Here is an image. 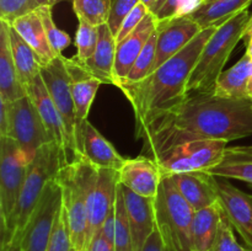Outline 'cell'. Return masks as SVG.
I'll list each match as a JSON object with an SVG mask.
<instances>
[{"instance_id":"13","label":"cell","mask_w":252,"mask_h":251,"mask_svg":"<svg viewBox=\"0 0 252 251\" xmlns=\"http://www.w3.org/2000/svg\"><path fill=\"white\" fill-rule=\"evenodd\" d=\"M217 191L224 213L246 248L252 251V196L231 185L228 179L219 180L218 177Z\"/></svg>"},{"instance_id":"14","label":"cell","mask_w":252,"mask_h":251,"mask_svg":"<svg viewBox=\"0 0 252 251\" xmlns=\"http://www.w3.org/2000/svg\"><path fill=\"white\" fill-rule=\"evenodd\" d=\"M76 147L79 157L89 160L98 169H112L118 171L127 160L91 125L89 120L78 125Z\"/></svg>"},{"instance_id":"51","label":"cell","mask_w":252,"mask_h":251,"mask_svg":"<svg viewBox=\"0 0 252 251\" xmlns=\"http://www.w3.org/2000/svg\"><path fill=\"white\" fill-rule=\"evenodd\" d=\"M249 98L252 101V80H251V84H250V88H249Z\"/></svg>"},{"instance_id":"28","label":"cell","mask_w":252,"mask_h":251,"mask_svg":"<svg viewBox=\"0 0 252 251\" xmlns=\"http://www.w3.org/2000/svg\"><path fill=\"white\" fill-rule=\"evenodd\" d=\"M113 251H135L132 233L128 223L127 212L125 208L122 192L118 185L117 198L115 207V236H113Z\"/></svg>"},{"instance_id":"48","label":"cell","mask_w":252,"mask_h":251,"mask_svg":"<svg viewBox=\"0 0 252 251\" xmlns=\"http://www.w3.org/2000/svg\"><path fill=\"white\" fill-rule=\"evenodd\" d=\"M142 2L147 5V6L149 7V10H152L153 6L155 5V2H157V0H142Z\"/></svg>"},{"instance_id":"41","label":"cell","mask_w":252,"mask_h":251,"mask_svg":"<svg viewBox=\"0 0 252 251\" xmlns=\"http://www.w3.org/2000/svg\"><path fill=\"white\" fill-rule=\"evenodd\" d=\"M10 107L11 102L0 95V137H6L9 133Z\"/></svg>"},{"instance_id":"46","label":"cell","mask_w":252,"mask_h":251,"mask_svg":"<svg viewBox=\"0 0 252 251\" xmlns=\"http://www.w3.org/2000/svg\"><path fill=\"white\" fill-rule=\"evenodd\" d=\"M252 36V16L250 19V22H249L248 25V29H246L245 31V36H244V38H249V37Z\"/></svg>"},{"instance_id":"49","label":"cell","mask_w":252,"mask_h":251,"mask_svg":"<svg viewBox=\"0 0 252 251\" xmlns=\"http://www.w3.org/2000/svg\"><path fill=\"white\" fill-rule=\"evenodd\" d=\"M38 6H51V0H36Z\"/></svg>"},{"instance_id":"10","label":"cell","mask_w":252,"mask_h":251,"mask_svg":"<svg viewBox=\"0 0 252 251\" xmlns=\"http://www.w3.org/2000/svg\"><path fill=\"white\" fill-rule=\"evenodd\" d=\"M6 137L14 139L31 157H36L38 149L52 143L38 110L29 95L11 102Z\"/></svg>"},{"instance_id":"50","label":"cell","mask_w":252,"mask_h":251,"mask_svg":"<svg viewBox=\"0 0 252 251\" xmlns=\"http://www.w3.org/2000/svg\"><path fill=\"white\" fill-rule=\"evenodd\" d=\"M63 1H68V0H51V6L53 7L54 5L59 4V2H63ZM71 1H73V0H71Z\"/></svg>"},{"instance_id":"52","label":"cell","mask_w":252,"mask_h":251,"mask_svg":"<svg viewBox=\"0 0 252 251\" xmlns=\"http://www.w3.org/2000/svg\"><path fill=\"white\" fill-rule=\"evenodd\" d=\"M204 1H211V0H204Z\"/></svg>"},{"instance_id":"11","label":"cell","mask_w":252,"mask_h":251,"mask_svg":"<svg viewBox=\"0 0 252 251\" xmlns=\"http://www.w3.org/2000/svg\"><path fill=\"white\" fill-rule=\"evenodd\" d=\"M26 94L36 105L52 142L58 145L66 165L75 161V155H74V150L71 147L64 121L59 113L58 108L54 105L46 85H44L41 74L34 79L33 84L27 89Z\"/></svg>"},{"instance_id":"1","label":"cell","mask_w":252,"mask_h":251,"mask_svg":"<svg viewBox=\"0 0 252 251\" xmlns=\"http://www.w3.org/2000/svg\"><path fill=\"white\" fill-rule=\"evenodd\" d=\"M252 135V101L223 97L214 91L189 93L181 103L161 113L135 137L143 154L157 159L191 140L233 142Z\"/></svg>"},{"instance_id":"30","label":"cell","mask_w":252,"mask_h":251,"mask_svg":"<svg viewBox=\"0 0 252 251\" xmlns=\"http://www.w3.org/2000/svg\"><path fill=\"white\" fill-rule=\"evenodd\" d=\"M98 42V27L93 26L85 20L78 19L75 33L76 54L73 57L78 63H85L95 53Z\"/></svg>"},{"instance_id":"19","label":"cell","mask_w":252,"mask_h":251,"mask_svg":"<svg viewBox=\"0 0 252 251\" xmlns=\"http://www.w3.org/2000/svg\"><path fill=\"white\" fill-rule=\"evenodd\" d=\"M170 177L177 191L194 212L219 202L217 177L208 171L181 172Z\"/></svg>"},{"instance_id":"36","label":"cell","mask_w":252,"mask_h":251,"mask_svg":"<svg viewBox=\"0 0 252 251\" xmlns=\"http://www.w3.org/2000/svg\"><path fill=\"white\" fill-rule=\"evenodd\" d=\"M46 251H74L63 208H61L57 216L53 233Z\"/></svg>"},{"instance_id":"23","label":"cell","mask_w":252,"mask_h":251,"mask_svg":"<svg viewBox=\"0 0 252 251\" xmlns=\"http://www.w3.org/2000/svg\"><path fill=\"white\" fill-rule=\"evenodd\" d=\"M11 26L22 37V39L33 49L41 61L42 66L51 63L59 56L49 44L43 22L37 10L16 19L12 22Z\"/></svg>"},{"instance_id":"20","label":"cell","mask_w":252,"mask_h":251,"mask_svg":"<svg viewBox=\"0 0 252 251\" xmlns=\"http://www.w3.org/2000/svg\"><path fill=\"white\" fill-rule=\"evenodd\" d=\"M116 47L117 41L108 25H101L98 26V42L95 53L85 63L79 64L102 84L115 85Z\"/></svg>"},{"instance_id":"25","label":"cell","mask_w":252,"mask_h":251,"mask_svg":"<svg viewBox=\"0 0 252 251\" xmlns=\"http://www.w3.org/2000/svg\"><path fill=\"white\" fill-rule=\"evenodd\" d=\"M223 207L220 202L213 206L194 212L191 226L192 249L193 251H212L223 218Z\"/></svg>"},{"instance_id":"39","label":"cell","mask_w":252,"mask_h":251,"mask_svg":"<svg viewBox=\"0 0 252 251\" xmlns=\"http://www.w3.org/2000/svg\"><path fill=\"white\" fill-rule=\"evenodd\" d=\"M113 236H115V211L106 219L100 233L93 239L88 251H113Z\"/></svg>"},{"instance_id":"22","label":"cell","mask_w":252,"mask_h":251,"mask_svg":"<svg viewBox=\"0 0 252 251\" xmlns=\"http://www.w3.org/2000/svg\"><path fill=\"white\" fill-rule=\"evenodd\" d=\"M11 25L0 20V95L12 102L26 96V90L21 85L12 57L10 42Z\"/></svg>"},{"instance_id":"12","label":"cell","mask_w":252,"mask_h":251,"mask_svg":"<svg viewBox=\"0 0 252 251\" xmlns=\"http://www.w3.org/2000/svg\"><path fill=\"white\" fill-rule=\"evenodd\" d=\"M201 31V26L189 15L158 21L154 70L181 52Z\"/></svg>"},{"instance_id":"27","label":"cell","mask_w":252,"mask_h":251,"mask_svg":"<svg viewBox=\"0 0 252 251\" xmlns=\"http://www.w3.org/2000/svg\"><path fill=\"white\" fill-rule=\"evenodd\" d=\"M10 42L19 80L27 91V89L33 84L34 79L41 74L42 63L33 49L22 39L12 26L10 29Z\"/></svg>"},{"instance_id":"29","label":"cell","mask_w":252,"mask_h":251,"mask_svg":"<svg viewBox=\"0 0 252 251\" xmlns=\"http://www.w3.org/2000/svg\"><path fill=\"white\" fill-rule=\"evenodd\" d=\"M73 10L78 19L98 27L107 24L111 0H73Z\"/></svg>"},{"instance_id":"40","label":"cell","mask_w":252,"mask_h":251,"mask_svg":"<svg viewBox=\"0 0 252 251\" xmlns=\"http://www.w3.org/2000/svg\"><path fill=\"white\" fill-rule=\"evenodd\" d=\"M149 12H150L149 7L140 1L139 4H138L137 6H135L134 9L129 12V15H128V16L125 19V21H123L120 31H118L117 36H116V41L117 42L122 41V39L126 38L128 34L132 33V32L134 31L138 26H139L140 22L144 20V17L147 16Z\"/></svg>"},{"instance_id":"31","label":"cell","mask_w":252,"mask_h":251,"mask_svg":"<svg viewBox=\"0 0 252 251\" xmlns=\"http://www.w3.org/2000/svg\"><path fill=\"white\" fill-rule=\"evenodd\" d=\"M155 57H157V31L150 37L149 41L147 42V44L143 48V51L140 52L139 57L137 58L135 63L133 64L127 79H126V81L122 85L139 83V81L148 78L153 73V70H154Z\"/></svg>"},{"instance_id":"35","label":"cell","mask_w":252,"mask_h":251,"mask_svg":"<svg viewBox=\"0 0 252 251\" xmlns=\"http://www.w3.org/2000/svg\"><path fill=\"white\" fill-rule=\"evenodd\" d=\"M38 7L36 0H0V20L11 25L16 19Z\"/></svg>"},{"instance_id":"17","label":"cell","mask_w":252,"mask_h":251,"mask_svg":"<svg viewBox=\"0 0 252 251\" xmlns=\"http://www.w3.org/2000/svg\"><path fill=\"white\" fill-rule=\"evenodd\" d=\"M158 29V20L153 12L144 17L139 26L122 41L117 42L115 62V86L120 88L127 79L133 64L135 63L150 37Z\"/></svg>"},{"instance_id":"6","label":"cell","mask_w":252,"mask_h":251,"mask_svg":"<svg viewBox=\"0 0 252 251\" xmlns=\"http://www.w3.org/2000/svg\"><path fill=\"white\" fill-rule=\"evenodd\" d=\"M14 139L0 137V219L1 234L9 226L32 160Z\"/></svg>"},{"instance_id":"21","label":"cell","mask_w":252,"mask_h":251,"mask_svg":"<svg viewBox=\"0 0 252 251\" xmlns=\"http://www.w3.org/2000/svg\"><path fill=\"white\" fill-rule=\"evenodd\" d=\"M66 68L70 76L71 94L79 125L83 121L88 120L91 105L102 83L88 73L74 58H66Z\"/></svg>"},{"instance_id":"16","label":"cell","mask_w":252,"mask_h":251,"mask_svg":"<svg viewBox=\"0 0 252 251\" xmlns=\"http://www.w3.org/2000/svg\"><path fill=\"white\" fill-rule=\"evenodd\" d=\"M164 177L157 160L147 155L127 159L118 170L120 184L139 196L155 198Z\"/></svg>"},{"instance_id":"26","label":"cell","mask_w":252,"mask_h":251,"mask_svg":"<svg viewBox=\"0 0 252 251\" xmlns=\"http://www.w3.org/2000/svg\"><path fill=\"white\" fill-rule=\"evenodd\" d=\"M251 80L252 57L245 53L235 65L220 74L216 83L214 93L223 97L246 100L249 98V88Z\"/></svg>"},{"instance_id":"37","label":"cell","mask_w":252,"mask_h":251,"mask_svg":"<svg viewBox=\"0 0 252 251\" xmlns=\"http://www.w3.org/2000/svg\"><path fill=\"white\" fill-rule=\"evenodd\" d=\"M202 2L203 0H166L161 9L154 15L158 21L184 16V15H189V12L193 11Z\"/></svg>"},{"instance_id":"9","label":"cell","mask_w":252,"mask_h":251,"mask_svg":"<svg viewBox=\"0 0 252 251\" xmlns=\"http://www.w3.org/2000/svg\"><path fill=\"white\" fill-rule=\"evenodd\" d=\"M41 76L44 81L47 90L58 108L62 118L65 125L71 147H73L75 160L79 159L78 147H76V129H78V118H76L75 106H74L71 83L66 68V58L59 54L51 63L41 68Z\"/></svg>"},{"instance_id":"44","label":"cell","mask_w":252,"mask_h":251,"mask_svg":"<svg viewBox=\"0 0 252 251\" xmlns=\"http://www.w3.org/2000/svg\"><path fill=\"white\" fill-rule=\"evenodd\" d=\"M165 2H166V0H157V2H155V5L153 6V9L150 10V12H153V14H157V12L161 9V6L165 4Z\"/></svg>"},{"instance_id":"33","label":"cell","mask_w":252,"mask_h":251,"mask_svg":"<svg viewBox=\"0 0 252 251\" xmlns=\"http://www.w3.org/2000/svg\"><path fill=\"white\" fill-rule=\"evenodd\" d=\"M37 11L43 22L49 44L57 54H62L64 49L68 48L70 44V36L66 32L62 31L59 27H57L53 20V15H52V6H39Z\"/></svg>"},{"instance_id":"2","label":"cell","mask_w":252,"mask_h":251,"mask_svg":"<svg viewBox=\"0 0 252 251\" xmlns=\"http://www.w3.org/2000/svg\"><path fill=\"white\" fill-rule=\"evenodd\" d=\"M217 29L202 30L181 52L165 62L144 80L118 88L132 105L135 133L184 101L189 94L187 85L194 65Z\"/></svg>"},{"instance_id":"42","label":"cell","mask_w":252,"mask_h":251,"mask_svg":"<svg viewBox=\"0 0 252 251\" xmlns=\"http://www.w3.org/2000/svg\"><path fill=\"white\" fill-rule=\"evenodd\" d=\"M231 159H252V145H238L228 147L224 160Z\"/></svg>"},{"instance_id":"3","label":"cell","mask_w":252,"mask_h":251,"mask_svg":"<svg viewBox=\"0 0 252 251\" xmlns=\"http://www.w3.org/2000/svg\"><path fill=\"white\" fill-rule=\"evenodd\" d=\"M97 176L98 167L84 157L63 166L58 174L62 186V208L74 251H88L91 244L89 235L90 194Z\"/></svg>"},{"instance_id":"43","label":"cell","mask_w":252,"mask_h":251,"mask_svg":"<svg viewBox=\"0 0 252 251\" xmlns=\"http://www.w3.org/2000/svg\"><path fill=\"white\" fill-rule=\"evenodd\" d=\"M142 251H166L165 250L164 241H162V238L160 235V231L158 230V228H155L152 235L145 241Z\"/></svg>"},{"instance_id":"4","label":"cell","mask_w":252,"mask_h":251,"mask_svg":"<svg viewBox=\"0 0 252 251\" xmlns=\"http://www.w3.org/2000/svg\"><path fill=\"white\" fill-rule=\"evenodd\" d=\"M65 165V160L56 143H48L38 149L27 172L9 226L1 234V248L7 245H19L22 233L36 209L47 184L49 180L57 176Z\"/></svg>"},{"instance_id":"18","label":"cell","mask_w":252,"mask_h":251,"mask_svg":"<svg viewBox=\"0 0 252 251\" xmlns=\"http://www.w3.org/2000/svg\"><path fill=\"white\" fill-rule=\"evenodd\" d=\"M120 188L122 192L126 212H127L134 250L142 251L145 241L157 228L155 198L139 196L121 184Z\"/></svg>"},{"instance_id":"53","label":"cell","mask_w":252,"mask_h":251,"mask_svg":"<svg viewBox=\"0 0 252 251\" xmlns=\"http://www.w3.org/2000/svg\"><path fill=\"white\" fill-rule=\"evenodd\" d=\"M250 187H251V188H252V186H250Z\"/></svg>"},{"instance_id":"15","label":"cell","mask_w":252,"mask_h":251,"mask_svg":"<svg viewBox=\"0 0 252 251\" xmlns=\"http://www.w3.org/2000/svg\"><path fill=\"white\" fill-rule=\"evenodd\" d=\"M118 171L112 169H98L97 181L90 194L89 211V235L90 241L100 233L106 219L115 211L117 198Z\"/></svg>"},{"instance_id":"45","label":"cell","mask_w":252,"mask_h":251,"mask_svg":"<svg viewBox=\"0 0 252 251\" xmlns=\"http://www.w3.org/2000/svg\"><path fill=\"white\" fill-rule=\"evenodd\" d=\"M1 251H21L20 245H7L1 248Z\"/></svg>"},{"instance_id":"8","label":"cell","mask_w":252,"mask_h":251,"mask_svg":"<svg viewBox=\"0 0 252 251\" xmlns=\"http://www.w3.org/2000/svg\"><path fill=\"white\" fill-rule=\"evenodd\" d=\"M61 208L62 186L57 175L47 184L43 194L22 233L19 244L21 251H46Z\"/></svg>"},{"instance_id":"5","label":"cell","mask_w":252,"mask_h":251,"mask_svg":"<svg viewBox=\"0 0 252 251\" xmlns=\"http://www.w3.org/2000/svg\"><path fill=\"white\" fill-rule=\"evenodd\" d=\"M252 15L244 10L225 24L219 26L209 38L189 76V93L214 91L216 83L236 44L245 36Z\"/></svg>"},{"instance_id":"7","label":"cell","mask_w":252,"mask_h":251,"mask_svg":"<svg viewBox=\"0 0 252 251\" xmlns=\"http://www.w3.org/2000/svg\"><path fill=\"white\" fill-rule=\"evenodd\" d=\"M226 148V140H191L176 145L155 160L164 176L181 172L208 171L223 161Z\"/></svg>"},{"instance_id":"54","label":"cell","mask_w":252,"mask_h":251,"mask_svg":"<svg viewBox=\"0 0 252 251\" xmlns=\"http://www.w3.org/2000/svg\"><path fill=\"white\" fill-rule=\"evenodd\" d=\"M203 1H204V0H203Z\"/></svg>"},{"instance_id":"24","label":"cell","mask_w":252,"mask_h":251,"mask_svg":"<svg viewBox=\"0 0 252 251\" xmlns=\"http://www.w3.org/2000/svg\"><path fill=\"white\" fill-rule=\"evenodd\" d=\"M252 0H211L203 1L189 16L201 26L202 30L208 27H219L234 16L248 10Z\"/></svg>"},{"instance_id":"47","label":"cell","mask_w":252,"mask_h":251,"mask_svg":"<svg viewBox=\"0 0 252 251\" xmlns=\"http://www.w3.org/2000/svg\"><path fill=\"white\" fill-rule=\"evenodd\" d=\"M246 53H248L250 57H252V36L249 37V38H248V47H246Z\"/></svg>"},{"instance_id":"32","label":"cell","mask_w":252,"mask_h":251,"mask_svg":"<svg viewBox=\"0 0 252 251\" xmlns=\"http://www.w3.org/2000/svg\"><path fill=\"white\" fill-rule=\"evenodd\" d=\"M208 172L216 177L239 180L252 186V159L223 160Z\"/></svg>"},{"instance_id":"38","label":"cell","mask_w":252,"mask_h":251,"mask_svg":"<svg viewBox=\"0 0 252 251\" xmlns=\"http://www.w3.org/2000/svg\"><path fill=\"white\" fill-rule=\"evenodd\" d=\"M140 1L142 0H111L110 17H108L107 25L115 37L117 36L126 17Z\"/></svg>"},{"instance_id":"34","label":"cell","mask_w":252,"mask_h":251,"mask_svg":"<svg viewBox=\"0 0 252 251\" xmlns=\"http://www.w3.org/2000/svg\"><path fill=\"white\" fill-rule=\"evenodd\" d=\"M212 251H251L245 245L239 244V241L236 240L235 229L228 217L225 216V213L223 214V218H221Z\"/></svg>"}]
</instances>
